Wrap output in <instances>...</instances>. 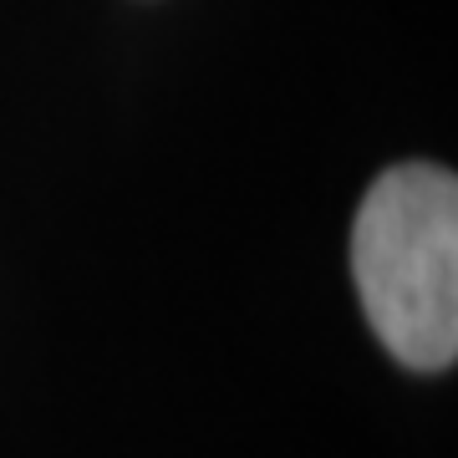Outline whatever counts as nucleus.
<instances>
[{
    "instance_id": "f257e3e1",
    "label": "nucleus",
    "mask_w": 458,
    "mask_h": 458,
    "mask_svg": "<svg viewBox=\"0 0 458 458\" xmlns=\"http://www.w3.org/2000/svg\"><path fill=\"white\" fill-rule=\"evenodd\" d=\"M352 276L377 342L412 372L458 357V183L448 168L397 164L352 225Z\"/></svg>"
}]
</instances>
